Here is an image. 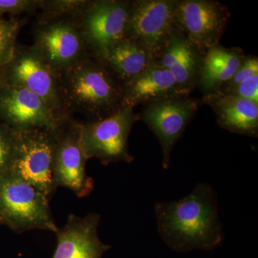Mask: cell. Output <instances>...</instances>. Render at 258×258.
<instances>
[{"label": "cell", "mask_w": 258, "mask_h": 258, "mask_svg": "<svg viewBox=\"0 0 258 258\" xmlns=\"http://www.w3.org/2000/svg\"><path fill=\"white\" fill-rule=\"evenodd\" d=\"M155 212L159 234L174 251L212 250L221 245L216 194L210 185L198 184L178 201L157 203Z\"/></svg>", "instance_id": "cell-1"}, {"label": "cell", "mask_w": 258, "mask_h": 258, "mask_svg": "<svg viewBox=\"0 0 258 258\" xmlns=\"http://www.w3.org/2000/svg\"><path fill=\"white\" fill-rule=\"evenodd\" d=\"M64 106L87 115L90 120L103 119L121 108L123 86L96 57H89L60 76Z\"/></svg>", "instance_id": "cell-2"}, {"label": "cell", "mask_w": 258, "mask_h": 258, "mask_svg": "<svg viewBox=\"0 0 258 258\" xmlns=\"http://www.w3.org/2000/svg\"><path fill=\"white\" fill-rule=\"evenodd\" d=\"M0 85L26 88L61 119L71 118L62 100L60 76L32 46L17 45L14 55L0 73Z\"/></svg>", "instance_id": "cell-3"}, {"label": "cell", "mask_w": 258, "mask_h": 258, "mask_svg": "<svg viewBox=\"0 0 258 258\" xmlns=\"http://www.w3.org/2000/svg\"><path fill=\"white\" fill-rule=\"evenodd\" d=\"M32 46L60 76L91 57L77 16L73 15L40 18Z\"/></svg>", "instance_id": "cell-4"}, {"label": "cell", "mask_w": 258, "mask_h": 258, "mask_svg": "<svg viewBox=\"0 0 258 258\" xmlns=\"http://www.w3.org/2000/svg\"><path fill=\"white\" fill-rule=\"evenodd\" d=\"M48 200L40 191L12 174L0 176V217L16 233L32 230L55 233L58 227Z\"/></svg>", "instance_id": "cell-5"}, {"label": "cell", "mask_w": 258, "mask_h": 258, "mask_svg": "<svg viewBox=\"0 0 258 258\" xmlns=\"http://www.w3.org/2000/svg\"><path fill=\"white\" fill-rule=\"evenodd\" d=\"M131 107L121 108L103 119L81 123V144L86 159H98L103 165L130 164L134 160L128 149V137L138 115Z\"/></svg>", "instance_id": "cell-6"}, {"label": "cell", "mask_w": 258, "mask_h": 258, "mask_svg": "<svg viewBox=\"0 0 258 258\" xmlns=\"http://www.w3.org/2000/svg\"><path fill=\"white\" fill-rule=\"evenodd\" d=\"M58 130L30 128L16 131V152L9 173L31 185L49 201L57 189L52 181V164Z\"/></svg>", "instance_id": "cell-7"}, {"label": "cell", "mask_w": 258, "mask_h": 258, "mask_svg": "<svg viewBox=\"0 0 258 258\" xmlns=\"http://www.w3.org/2000/svg\"><path fill=\"white\" fill-rule=\"evenodd\" d=\"M203 104L190 95H179L149 103L137 114L161 144L164 169L169 167L172 149Z\"/></svg>", "instance_id": "cell-8"}, {"label": "cell", "mask_w": 258, "mask_h": 258, "mask_svg": "<svg viewBox=\"0 0 258 258\" xmlns=\"http://www.w3.org/2000/svg\"><path fill=\"white\" fill-rule=\"evenodd\" d=\"M131 5V0H89L77 15L91 57H100L125 38Z\"/></svg>", "instance_id": "cell-9"}, {"label": "cell", "mask_w": 258, "mask_h": 258, "mask_svg": "<svg viewBox=\"0 0 258 258\" xmlns=\"http://www.w3.org/2000/svg\"><path fill=\"white\" fill-rule=\"evenodd\" d=\"M178 0H132L125 37L150 52L153 61L176 30Z\"/></svg>", "instance_id": "cell-10"}, {"label": "cell", "mask_w": 258, "mask_h": 258, "mask_svg": "<svg viewBox=\"0 0 258 258\" xmlns=\"http://www.w3.org/2000/svg\"><path fill=\"white\" fill-rule=\"evenodd\" d=\"M230 13L217 0H178L175 11L176 30L205 55L220 44L227 30Z\"/></svg>", "instance_id": "cell-11"}, {"label": "cell", "mask_w": 258, "mask_h": 258, "mask_svg": "<svg viewBox=\"0 0 258 258\" xmlns=\"http://www.w3.org/2000/svg\"><path fill=\"white\" fill-rule=\"evenodd\" d=\"M81 123L68 120L56 134L52 157L54 186L67 188L80 198L88 197L94 189V181L86 170V159L81 144Z\"/></svg>", "instance_id": "cell-12"}, {"label": "cell", "mask_w": 258, "mask_h": 258, "mask_svg": "<svg viewBox=\"0 0 258 258\" xmlns=\"http://www.w3.org/2000/svg\"><path fill=\"white\" fill-rule=\"evenodd\" d=\"M69 119H61L26 88L0 85V120L14 130L57 131Z\"/></svg>", "instance_id": "cell-13"}, {"label": "cell", "mask_w": 258, "mask_h": 258, "mask_svg": "<svg viewBox=\"0 0 258 258\" xmlns=\"http://www.w3.org/2000/svg\"><path fill=\"white\" fill-rule=\"evenodd\" d=\"M101 216L70 215L66 225L56 231L57 246L52 258H102L111 246L102 242L98 235Z\"/></svg>", "instance_id": "cell-14"}, {"label": "cell", "mask_w": 258, "mask_h": 258, "mask_svg": "<svg viewBox=\"0 0 258 258\" xmlns=\"http://www.w3.org/2000/svg\"><path fill=\"white\" fill-rule=\"evenodd\" d=\"M203 56L198 47L176 30L154 62L172 74L181 92L190 95L198 86Z\"/></svg>", "instance_id": "cell-15"}, {"label": "cell", "mask_w": 258, "mask_h": 258, "mask_svg": "<svg viewBox=\"0 0 258 258\" xmlns=\"http://www.w3.org/2000/svg\"><path fill=\"white\" fill-rule=\"evenodd\" d=\"M185 95L172 74L153 61L142 74L123 86L121 108L146 106L152 102Z\"/></svg>", "instance_id": "cell-16"}, {"label": "cell", "mask_w": 258, "mask_h": 258, "mask_svg": "<svg viewBox=\"0 0 258 258\" xmlns=\"http://www.w3.org/2000/svg\"><path fill=\"white\" fill-rule=\"evenodd\" d=\"M201 101L213 110L217 124L221 128L231 133L257 138L258 103L219 93L204 95Z\"/></svg>", "instance_id": "cell-17"}, {"label": "cell", "mask_w": 258, "mask_h": 258, "mask_svg": "<svg viewBox=\"0 0 258 258\" xmlns=\"http://www.w3.org/2000/svg\"><path fill=\"white\" fill-rule=\"evenodd\" d=\"M247 55L241 48H227L220 44L212 47L203 56L197 88L204 95L217 92L228 82Z\"/></svg>", "instance_id": "cell-18"}, {"label": "cell", "mask_w": 258, "mask_h": 258, "mask_svg": "<svg viewBox=\"0 0 258 258\" xmlns=\"http://www.w3.org/2000/svg\"><path fill=\"white\" fill-rule=\"evenodd\" d=\"M96 58L106 66L122 86L142 74L153 62L149 51L127 37Z\"/></svg>", "instance_id": "cell-19"}, {"label": "cell", "mask_w": 258, "mask_h": 258, "mask_svg": "<svg viewBox=\"0 0 258 258\" xmlns=\"http://www.w3.org/2000/svg\"><path fill=\"white\" fill-rule=\"evenodd\" d=\"M23 20L0 18V73L14 55L19 32L24 25Z\"/></svg>", "instance_id": "cell-20"}, {"label": "cell", "mask_w": 258, "mask_h": 258, "mask_svg": "<svg viewBox=\"0 0 258 258\" xmlns=\"http://www.w3.org/2000/svg\"><path fill=\"white\" fill-rule=\"evenodd\" d=\"M88 2L89 0H39L38 9L42 11L40 18L77 16L86 8Z\"/></svg>", "instance_id": "cell-21"}, {"label": "cell", "mask_w": 258, "mask_h": 258, "mask_svg": "<svg viewBox=\"0 0 258 258\" xmlns=\"http://www.w3.org/2000/svg\"><path fill=\"white\" fill-rule=\"evenodd\" d=\"M17 132L0 120V176L9 174L14 162Z\"/></svg>", "instance_id": "cell-22"}, {"label": "cell", "mask_w": 258, "mask_h": 258, "mask_svg": "<svg viewBox=\"0 0 258 258\" xmlns=\"http://www.w3.org/2000/svg\"><path fill=\"white\" fill-rule=\"evenodd\" d=\"M215 93L240 97L258 103V75L249 77L232 87L220 88Z\"/></svg>", "instance_id": "cell-23"}, {"label": "cell", "mask_w": 258, "mask_h": 258, "mask_svg": "<svg viewBox=\"0 0 258 258\" xmlns=\"http://www.w3.org/2000/svg\"><path fill=\"white\" fill-rule=\"evenodd\" d=\"M39 0H0V18L3 15H18L38 9Z\"/></svg>", "instance_id": "cell-24"}, {"label": "cell", "mask_w": 258, "mask_h": 258, "mask_svg": "<svg viewBox=\"0 0 258 258\" xmlns=\"http://www.w3.org/2000/svg\"><path fill=\"white\" fill-rule=\"evenodd\" d=\"M255 75H258V57L254 55H247L232 79L220 88L232 87Z\"/></svg>", "instance_id": "cell-25"}, {"label": "cell", "mask_w": 258, "mask_h": 258, "mask_svg": "<svg viewBox=\"0 0 258 258\" xmlns=\"http://www.w3.org/2000/svg\"><path fill=\"white\" fill-rule=\"evenodd\" d=\"M0 225H5L4 222H3V219H2L1 217H0Z\"/></svg>", "instance_id": "cell-26"}]
</instances>
